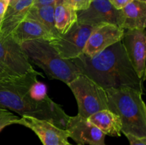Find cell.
I'll return each instance as SVG.
<instances>
[{
	"instance_id": "obj_1",
	"label": "cell",
	"mask_w": 146,
	"mask_h": 145,
	"mask_svg": "<svg viewBox=\"0 0 146 145\" xmlns=\"http://www.w3.org/2000/svg\"><path fill=\"white\" fill-rule=\"evenodd\" d=\"M41 72L36 70L19 76H9L0 82V107L21 116H29L51 122L57 127L66 129L70 116L61 106L47 95L44 100H34L29 95L31 85Z\"/></svg>"
},
{
	"instance_id": "obj_2",
	"label": "cell",
	"mask_w": 146,
	"mask_h": 145,
	"mask_svg": "<svg viewBox=\"0 0 146 145\" xmlns=\"http://www.w3.org/2000/svg\"><path fill=\"white\" fill-rule=\"evenodd\" d=\"M71 61L81 74L104 90L129 87L143 92V80L133 68L121 41L94 56L81 54Z\"/></svg>"
},
{
	"instance_id": "obj_3",
	"label": "cell",
	"mask_w": 146,
	"mask_h": 145,
	"mask_svg": "<svg viewBox=\"0 0 146 145\" xmlns=\"http://www.w3.org/2000/svg\"><path fill=\"white\" fill-rule=\"evenodd\" d=\"M108 109L119 116L121 132L146 137V107L143 92L129 87L106 89Z\"/></svg>"
},
{
	"instance_id": "obj_4",
	"label": "cell",
	"mask_w": 146,
	"mask_h": 145,
	"mask_svg": "<svg viewBox=\"0 0 146 145\" xmlns=\"http://www.w3.org/2000/svg\"><path fill=\"white\" fill-rule=\"evenodd\" d=\"M21 46L29 61L41 68L49 79L58 80L68 85L81 74L71 60L61 58L48 41H29Z\"/></svg>"
},
{
	"instance_id": "obj_5",
	"label": "cell",
	"mask_w": 146,
	"mask_h": 145,
	"mask_svg": "<svg viewBox=\"0 0 146 145\" xmlns=\"http://www.w3.org/2000/svg\"><path fill=\"white\" fill-rule=\"evenodd\" d=\"M78 105V115L88 118L98 111L108 109L106 90L86 75L80 74L68 85Z\"/></svg>"
},
{
	"instance_id": "obj_6",
	"label": "cell",
	"mask_w": 146,
	"mask_h": 145,
	"mask_svg": "<svg viewBox=\"0 0 146 145\" xmlns=\"http://www.w3.org/2000/svg\"><path fill=\"white\" fill-rule=\"evenodd\" d=\"M97 25H89L77 21L66 34H60L49 44L61 58L72 60L83 54L87 40Z\"/></svg>"
},
{
	"instance_id": "obj_7",
	"label": "cell",
	"mask_w": 146,
	"mask_h": 145,
	"mask_svg": "<svg viewBox=\"0 0 146 145\" xmlns=\"http://www.w3.org/2000/svg\"><path fill=\"white\" fill-rule=\"evenodd\" d=\"M0 67L12 76L24 75L34 70L21 45L11 35H0Z\"/></svg>"
},
{
	"instance_id": "obj_8",
	"label": "cell",
	"mask_w": 146,
	"mask_h": 145,
	"mask_svg": "<svg viewBox=\"0 0 146 145\" xmlns=\"http://www.w3.org/2000/svg\"><path fill=\"white\" fill-rule=\"evenodd\" d=\"M121 43L133 68L143 80L146 68L145 29H124Z\"/></svg>"
},
{
	"instance_id": "obj_9",
	"label": "cell",
	"mask_w": 146,
	"mask_h": 145,
	"mask_svg": "<svg viewBox=\"0 0 146 145\" xmlns=\"http://www.w3.org/2000/svg\"><path fill=\"white\" fill-rule=\"evenodd\" d=\"M124 28L112 24H100L94 28L87 40L83 54L92 57L106 48L121 41Z\"/></svg>"
},
{
	"instance_id": "obj_10",
	"label": "cell",
	"mask_w": 146,
	"mask_h": 145,
	"mask_svg": "<svg viewBox=\"0 0 146 145\" xmlns=\"http://www.w3.org/2000/svg\"><path fill=\"white\" fill-rule=\"evenodd\" d=\"M16 124L29 128L38 136L43 145H65L68 143V132L60 129L48 121L29 116H21Z\"/></svg>"
},
{
	"instance_id": "obj_11",
	"label": "cell",
	"mask_w": 146,
	"mask_h": 145,
	"mask_svg": "<svg viewBox=\"0 0 146 145\" xmlns=\"http://www.w3.org/2000/svg\"><path fill=\"white\" fill-rule=\"evenodd\" d=\"M120 10L114 8L108 0H93L86 10L77 11V21L89 25L112 24L119 26Z\"/></svg>"
},
{
	"instance_id": "obj_12",
	"label": "cell",
	"mask_w": 146,
	"mask_h": 145,
	"mask_svg": "<svg viewBox=\"0 0 146 145\" xmlns=\"http://www.w3.org/2000/svg\"><path fill=\"white\" fill-rule=\"evenodd\" d=\"M66 130L69 137L77 144L89 145H105L106 134L91 123L88 118L79 115L70 117Z\"/></svg>"
},
{
	"instance_id": "obj_13",
	"label": "cell",
	"mask_w": 146,
	"mask_h": 145,
	"mask_svg": "<svg viewBox=\"0 0 146 145\" xmlns=\"http://www.w3.org/2000/svg\"><path fill=\"white\" fill-rule=\"evenodd\" d=\"M10 35L20 45L26 41L34 40H43L49 42L57 38L42 24L29 18H24L19 23Z\"/></svg>"
},
{
	"instance_id": "obj_14",
	"label": "cell",
	"mask_w": 146,
	"mask_h": 145,
	"mask_svg": "<svg viewBox=\"0 0 146 145\" xmlns=\"http://www.w3.org/2000/svg\"><path fill=\"white\" fill-rule=\"evenodd\" d=\"M119 26L124 29H145L146 1L133 0L120 10Z\"/></svg>"
},
{
	"instance_id": "obj_15",
	"label": "cell",
	"mask_w": 146,
	"mask_h": 145,
	"mask_svg": "<svg viewBox=\"0 0 146 145\" xmlns=\"http://www.w3.org/2000/svg\"><path fill=\"white\" fill-rule=\"evenodd\" d=\"M35 0H18L12 7L7 8L0 27V35L7 36L25 18Z\"/></svg>"
},
{
	"instance_id": "obj_16",
	"label": "cell",
	"mask_w": 146,
	"mask_h": 145,
	"mask_svg": "<svg viewBox=\"0 0 146 145\" xmlns=\"http://www.w3.org/2000/svg\"><path fill=\"white\" fill-rule=\"evenodd\" d=\"M88 120L106 135L120 136L122 123L119 116L109 109L98 111L88 118Z\"/></svg>"
},
{
	"instance_id": "obj_17",
	"label": "cell",
	"mask_w": 146,
	"mask_h": 145,
	"mask_svg": "<svg viewBox=\"0 0 146 145\" xmlns=\"http://www.w3.org/2000/svg\"><path fill=\"white\" fill-rule=\"evenodd\" d=\"M54 21L58 34H66L77 22V11L63 1L57 3L54 7Z\"/></svg>"
},
{
	"instance_id": "obj_18",
	"label": "cell",
	"mask_w": 146,
	"mask_h": 145,
	"mask_svg": "<svg viewBox=\"0 0 146 145\" xmlns=\"http://www.w3.org/2000/svg\"><path fill=\"white\" fill-rule=\"evenodd\" d=\"M54 7L55 5L31 7L29 10L25 18L38 21L46 27L51 33L58 37L60 35L55 27L54 21Z\"/></svg>"
},
{
	"instance_id": "obj_19",
	"label": "cell",
	"mask_w": 146,
	"mask_h": 145,
	"mask_svg": "<svg viewBox=\"0 0 146 145\" xmlns=\"http://www.w3.org/2000/svg\"><path fill=\"white\" fill-rule=\"evenodd\" d=\"M47 88L43 82L37 80L34 82L29 90V95L34 100L40 101L47 96Z\"/></svg>"
},
{
	"instance_id": "obj_20",
	"label": "cell",
	"mask_w": 146,
	"mask_h": 145,
	"mask_svg": "<svg viewBox=\"0 0 146 145\" xmlns=\"http://www.w3.org/2000/svg\"><path fill=\"white\" fill-rule=\"evenodd\" d=\"M19 117L10 112L9 109L0 107V131L7 126L16 124Z\"/></svg>"
},
{
	"instance_id": "obj_21",
	"label": "cell",
	"mask_w": 146,
	"mask_h": 145,
	"mask_svg": "<svg viewBox=\"0 0 146 145\" xmlns=\"http://www.w3.org/2000/svg\"><path fill=\"white\" fill-rule=\"evenodd\" d=\"M92 1L93 0H63V3L76 11H80L88 9Z\"/></svg>"
},
{
	"instance_id": "obj_22",
	"label": "cell",
	"mask_w": 146,
	"mask_h": 145,
	"mask_svg": "<svg viewBox=\"0 0 146 145\" xmlns=\"http://www.w3.org/2000/svg\"><path fill=\"white\" fill-rule=\"evenodd\" d=\"M131 145H146V137H137L131 134H125Z\"/></svg>"
},
{
	"instance_id": "obj_23",
	"label": "cell",
	"mask_w": 146,
	"mask_h": 145,
	"mask_svg": "<svg viewBox=\"0 0 146 145\" xmlns=\"http://www.w3.org/2000/svg\"><path fill=\"white\" fill-rule=\"evenodd\" d=\"M133 0H108L111 5L116 9L117 10H121L125 7L127 4L131 3Z\"/></svg>"
},
{
	"instance_id": "obj_24",
	"label": "cell",
	"mask_w": 146,
	"mask_h": 145,
	"mask_svg": "<svg viewBox=\"0 0 146 145\" xmlns=\"http://www.w3.org/2000/svg\"><path fill=\"white\" fill-rule=\"evenodd\" d=\"M63 1V0H35L33 4V7H39L43 6L55 5L57 3Z\"/></svg>"
},
{
	"instance_id": "obj_25",
	"label": "cell",
	"mask_w": 146,
	"mask_h": 145,
	"mask_svg": "<svg viewBox=\"0 0 146 145\" xmlns=\"http://www.w3.org/2000/svg\"><path fill=\"white\" fill-rule=\"evenodd\" d=\"M9 4L5 0H0V27L2 24L3 18L6 14L7 8H8Z\"/></svg>"
},
{
	"instance_id": "obj_26",
	"label": "cell",
	"mask_w": 146,
	"mask_h": 145,
	"mask_svg": "<svg viewBox=\"0 0 146 145\" xmlns=\"http://www.w3.org/2000/svg\"><path fill=\"white\" fill-rule=\"evenodd\" d=\"M9 76H12V75H9L8 72H6V71H4L3 68H1V67H0V82H1V80H3L5 79V78H8V77H9Z\"/></svg>"
},
{
	"instance_id": "obj_27",
	"label": "cell",
	"mask_w": 146,
	"mask_h": 145,
	"mask_svg": "<svg viewBox=\"0 0 146 145\" xmlns=\"http://www.w3.org/2000/svg\"><path fill=\"white\" fill-rule=\"evenodd\" d=\"M17 1H18V0H9V3L8 7H12L13 5H14V4L17 2Z\"/></svg>"
},
{
	"instance_id": "obj_28",
	"label": "cell",
	"mask_w": 146,
	"mask_h": 145,
	"mask_svg": "<svg viewBox=\"0 0 146 145\" xmlns=\"http://www.w3.org/2000/svg\"><path fill=\"white\" fill-rule=\"evenodd\" d=\"M65 145H74V144H70V143H67V144H66ZM75 145H83V144H75Z\"/></svg>"
},
{
	"instance_id": "obj_29",
	"label": "cell",
	"mask_w": 146,
	"mask_h": 145,
	"mask_svg": "<svg viewBox=\"0 0 146 145\" xmlns=\"http://www.w3.org/2000/svg\"><path fill=\"white\" fill-rule=\"evenodd\" d=\"M138 1H146V0H138Z\"/></svg>"
}]
</instances>
